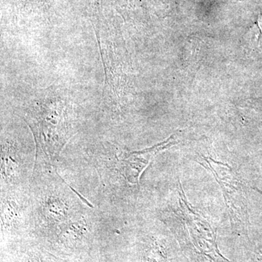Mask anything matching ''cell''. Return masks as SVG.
I'll return each instance as SVG.
<instances>
[{
	"mask_svg": "<svg viewBox=\"0 0 262 262\" xmlns=\"http://www.w3.org/2000/svg\"><path fill=\"white\" fill-rule=\"evenodd\" d=\"M201 165L208 168L220 184L232 227L244 229L249 223L246 187L238 174L227 164L203 157Z\"/></svg>",
	"mask_w": 262,
	"mask_h": 262,
	"instance_id": "6da1fadb",
	"label": "cell"
},
{
	"mask_svg": "<svg viewBox=\"0 0 262 262\" xmlns=\"http://www.w3.org/2000/svg\"><path fill=\"white\" fill-rule=\"evenodd\" d=\"M179 193L181 216L193 241L206 254L210 253L213 256H219L215 244V232L213 227L203 215L189 204L181 184Z\"/></svg>",
	"mask_w": 262,
	"mask_h": 262,
	"instance_id": "7a4b0ae2",
	"label": "cell"
},
{
	"mask_svg": "<svg viewBox=\"0 0 262 262\" xmlns=\"http://www.w3.org/2000/svg\"><path fill=\"white\" fill-rule=\"evenodd\" d=\"M173 136L165 142L154 146V147L143 150V151L125 154L122 162H123L124 173L125 174V177L128 182L132 184H137L139 182L141 174L149 165L151 158L158 154L160 151L166 149L171 144H173Z\"/></svg>",
	"mask_w": 262,
	"mask_h": 262,
	"instance_id": "3957f363",
	"label": "cell"
}]
</instances>
